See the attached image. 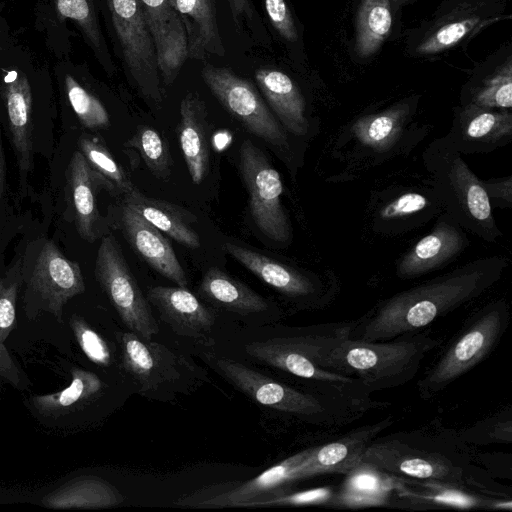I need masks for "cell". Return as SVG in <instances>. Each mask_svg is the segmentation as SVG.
<instances>
[{
    "mask_svg": "<svg viewBox=\"0 0 512 512\" xmlns=\"http://www.w3.org/2000/svg\"><path fill=\"white\" fill-rule=\"evenodd\" d=\"M126 146L137 151L150 172L157 178L167 179L173 167V159L166 140L159 132L147 125L137 127Z\"/></svg>",
    "mask_w": 512,
    "mask_h": 512,
    "instance_id": "obj_37",
    "label": "cell"
},
{
    "mask_svg": "<svg viewBox=\"0 0 512 512\" xmlns=\"http://www.w3.org/2000/svg\"><path fill=\"white\" fill-rule=\"evenodd\" d=\"M509 265L503 256L468 262L377 303L355 320L348 338L389 340L418 332L489 290Z\"/></svg>",
    "mask_w": 512,
    "mask_h": 512,
    "instance_id": "obj_1",
    "label": "cell"
},
{
    "mask_svg": "<svg viewBox=\"0 0 512 512\" xmlns=\"http://www.w3.org/2000/svg\"><path fill=\"white\" fill-rule=\"evenodd\" d=\"M491 206L510 208L512 205V177L481 180Z\"/></svg>",
    "mask_w": 512,
    "mask_h": 512,
    "instance_id": "obj_45",
    "label": "cell"
},
{
    "mask_svg": "<svg viewBox=\"0 0 512 512\" xmlns=\"http://www.w3.org/2000/svg\"><path fill=\"white\" fill-rule=\"evenodd\" d=\"M199 294L215 306L240 315L260 313L269 308L261 295L216 267L203 275Z\"/></svg>",
    "mask_w": 512,
    "mask_h": 512,
    "instance_id": "obj_34",
    "label": "cell"
},
{
    "mask_svg": "<svg viewBox=\"0 0 512 512\" xmlns=\"http://www.w3.org/2000/svg\"><path fill=\"white\" fill-rule=\"evenodd\" d=\"M360 464L384 474L463 489L468 463L453 448L438 445L416 434L398 433L374 439Z\"/></svg>",
    "mask_w": 512,
    "mask_h": 512,
    "instance_id": "obj_5",
    "label": "cell"
},
{
    "mask_svg": "<svg viewBox=\"0 0 512 512\" xmlns=\"http://www.w3.org/2000/svg\"><path fill=\"white\" fill-rule=\"evenodd\" d=\"M19 281L0 278V341L4 342L15 327Z\"/></svg>",
    "mask_w": 512,
    "mask_h": 512,
    "instance_id": "obj_43",
    "label": "cell"
},
{
    "mask_svg": "<svg viewBox=\"0 0 512 512\" xmlns=\"http://www.w3.org/2000/svg\"><path fill=\"white\" fill-rule=\"evenodd\" d=\"M36 18L37 25L44 31L48 45L58 59L69 57V31L65 23L70 20L101 66L108 73L113 71L95 0H39Z\"/></svg>",
    "mask_w": 512,
    "mask_h": 512,
    "instance_id": "obj_13",
    "label": "cell"
},
{
    "mask_svg": "<svg viewBox=\"0 0 512 512\" xmlns=\"http://www.w3.org/2000/svg\"><path fill=\"white\" fill-rule=\"evenodd\" d=\"M388 417L350 431L341 438L313 447L309 456L298 466L296 480L322 474H348L356 469L367 447L383 430L392 425Z\"/></svg>",
    "mask_w": 512,
    "mask_h": 512,
    "instance_id": "obj_20",
    "label": "cell"
},
{
    "mask_svg": "<svg viewBox=\"0 0 512 512\" xmlns=\"http://www.w3.org/2000/svg\"><path fill=\"white\" fill-rule=\"evenodd\" d=\"M408 2V0H392L393 6L395 9H398L400 6Z\"/></svg>",
    "mask_w": 512,
    "mask_h": 512,
    "instance_id": "obj_50",
    "label": "cell"
},
{
    "mask_svg": "<svg viewBox=\"0 0 512 512\" xmlns=\"http://www.w3.org/2000/svg\"><path fill=\"white\" fill-rule=\"evenodd\" d=\"M123 495L105 479L82 475L45 495L41 503L51 509H100L121 504Z\"/></svg>",
    "mask_w": 512,
    "mask_h": 512,
    "instance_id": "obj_29",
    "label": "cell"
},
{
    "mask_svg": "<svg viewBox=\"0 0 512 512\" xmlns=\"http://www.w3.org/2000/svg\"><path fill=\"white\" fill-rule=\"evenodd\" d=\"M177 135L191 180L200 184L208 174L210 147L206 105L195 93H187L180 103Z\"/></svg>",
    "mask_w": 512,
    "mask_h": 512,
    "instance_id": "obj_24",
    "label": "cell"
},
{
    "mask_svg": "<svg viewBox=\"0 0 512 512\" xmlns=\"http://www.w3.org/2000/svg\"><path fill=\"white\" fill-rule=\"evenodd\" d=\"M120 345L124 369L141 384L142 390L177 377L174 355L166 347L148 342L134 332L122 333Z\"/></svg>",
    "mask_w": 512,
    "mask_h": 512,
    "instance_id": "obj_25",
    "label": "cell"
},
{
    "mask_svg": "<svg viewBox=\"0 0 512 512\" xmlns=\"http://www.w3.org/2000/svg\"><path fill=\"white\" fill-rule=\"evenodd\" d=\"M464 103H474L490 109H507L512 107V63L509 58L492 75L483 80L475 88L470 100Z\"/></svg>",
    "mask_w": 512,
    "mask_h": 512,
    "instance_id": "obj_40",
    "label": "cell"
},
{
    "mask_svg": "<svg viewBox=\"0 0 512 512\" xmlns=\"http://www.w3.org/2000/svg\"><path fill=\"white\" fill-rule=\"evenodd\" d=\"M122 62L138 93L160 104L163 93L155 47L139 0H104Z\"/></svg>",
    "mask_w": 512,
    "mask_h": 512,
    "instance_id": "obj_9",
    "label": "cell"
},
{
    "mask_svg": "<svg viewBox=\"0 0 512 512\" xmlns=\"http://www.w3.org/2000/svg\"><path fill=\"white\" fill-rule=\"evenodd\" d=\"M4 185H5V163H4V155H3L2 142H1V136H0V200L2 198V194L4 191Z\"/></svg>",
    "mask_w": 512,
    "mask_h": 512,
    "instance_id": "obj_49",
    "label": "cell"
},
{
    "mask_svg": "<svg viewBox=\"0 0 512 512\" xmlns=\"http://www.w3.org/2000/svg\"><path fill=\"white\" fill-rule=\"evenodd\" d=\"M312 448L294 454L265 470L255 478L203 504L213 507H241L244 503L265 498L289 483L295 482L298 466L309 456Z\"/></svg>",
    "mask_w": 512,
    "mask_h": 512,
    "instance_id": "obj_32",
    "label": "cell"
},
{
    "mask_svg": "<svg viewBox=\"0 0 512 512\" xmlns=\"http://www.w3.org/2000/svg\"><path fill=\"white\" fill-rule=\"evenodd\" d=\"M78 145L89 166L111 183L116 191L126 195L136 189L110 151L97 139L82 136Z\"/></svg>",
    "mask_w": 512,
    "mask_h": 512,
    "instance_id": "obj_38",
    "label": "cell"
},
{
    "mask_svg": "<svg viewBox=\"0 0 512 512\" xmlns=\"http://www.w3.org/2000/svg\"><path fill=\"white\" fill-rule=\"evenodd\" d=\"M125 204L179 244L191 249L200 247L199 236L190 226L196 219H190L180 207L148 197L137 188L125 195Z\"/></svg>",
    "mask_w": 512,
    "mask_h": 512,
    "instance_id": "obj_33",
    "label": "cell"
},
{
    "mask_svg": "<svg viewBox=\"0 0 512 512\" xmlns=\"http://www.w3.org/2000/svg\"><path fill=\"white\" fill-rule=\"evenodd\" d=\"M45 68L27 50L15 44L0 54V95L22 174L32 165L35 85L47 72Z\"/></svg>",
    "mask_w": 512,
    "mask_h": 512,
    "instance_id": "obj_8",
    "label": "cell"
},
{
    "mask_svg": "<svg viewBox=\"0 0 512 512\" xmlns=\"http://www.w3.org/2000/svg\"><path fill=\"white\" fill-rule=\"evenodd\" d=\"M165 85L177 78L188 58L187 34L173 0H139Z\"/></svg>",
    "mask_w": 512,
    "mask_h": 512,
    "instance_id": "obj_19",
    "label": "cell"
},
{
    "mask_svg": "<svg viewBox=\"0 0 512 512\" xmlns=\"http://www.w3.org/2000/svg\"><path fill=\"white\" fill-rule=\"evenodd\" d=\"M510 319L505 299L479 309L466 322L458 336L417 382V392L429 399L442 392L482 362L497 346Z\"/></svg>",
    "mask_w": 512,
    "mask_h": 512,
    "instance_id": "obj_7",
    "label": "cell"
},
{
    "mask_svg": "<svg viewBox=\"0 0 512 512\" xmlns=\"http://www.w3.org/2000/svg\"><path fill=\"white\" fill-rule=\"evenodd\" d=\"M354 324L355 320L318 325L296 335L249 343L245 351L262 363L308 382L369 394L359 379L329 371L318 363L322 349L334 339L348 336Z\"/></svg>",
    "mask_w": 512,
    "mask_h": 512,
    "instance_id": "obj_6",
    "label": "cell"
},
{
    "mask_svg": "<svg viewBox=\"0 0 512 512\" xmlns=\"http://www.w3.org/2000/svg\"><path fill=\"white\" fill-rule=\"evenodd\" d=\"M353 471L354 475H351L345 492L340 496V503L350 506L382 503L387 486L380 477L381 471L365 464H360Z\"/></svg>",
    "mask_w": 512,
    "mask_h": 512,
    "instance_id": "obj_39",
    "label": "cell"
},
{
    "mask_svg": "<svg viewBox=\"0 0 512 512\" xmlns=\"http://www.w3.org/2000/svg\"><path fill=\"white\" fill-rule=\"evenodd\" d=\"M69 324L86 357L99 366H109L112 358L106 341L80 316H72Z\"/></svg>",
    "mask_w": 512,
    "mask_h": 512,
    "instance_id": "obj_41",
    "label": "cell"
},
{
    "mask_svg": "<svg viewBox=\"0 0 512 512\" xmlns=\"http://www.w3.org/2000/svg\"><path fill=\"white\" fill-rule=\"evenodd\" d=\"M94 271L96 280L126 327L144 340H151L159 332V325L112 235L102 238Z\"/></svg>",
    "mask_w": 512,
    "mask_h": 512,
    "instance_id": "obj_10",
    "label": "cell"
},
{
    "mask_svg": "<svg viewBox=\"0 0 512 512\" xmlns=\"http://www.w3.org/2000/svg\"><path fill=\"white\" fill-rule=\"evenodd\" d=\"M331 497L328 488H316L292 494L275 495L270 498H262L244 503L241 507L262 506H302L314 505L326 502Z\"/></svg>",
    "mask_w": 512,
    "mask_h": 512,
    "instance_id": "obj_42",
    "label": "cell"
},
{
    "mask_svg": "<svg viewBox=\"0 0 512 512\" xmlns=\"http://www.w3.org/2000/svg\"><path fill=\"white\" fill-rule=\"evenodd\" d=\"M12 43L8 24L4 21L2 16L0 15V54L8 48Z\"/></svg>",
    "mask_w": 512,
    "mask_h": 512,
    "instance_id": "obj_48",
    "label": "cell"
},
{
    "mask_svg": "<svg viewBox=\"0 0 512 512\" xmlns=\"http://www.w3.org/2000/svg\"><path fill=\"white\" fill-rule=\"evenodd\" d=\"M411 112V103L406 100L358 118L350 128L355 148L370 155L392 154L408 135Z\"/></svg>",
    "mask_w": 512,
    "mask_h": 512,
    "instance_id": "obj_23",
    "label": "cell"
},
{
    "mask_svg": "<svg viewBox=\"0 0 512 512\" xmlns=\"http://www.w3.org/2000/svg\"><path fill=\"white\" fill-rule=\"evenodd\" d=\"M392 26L391 0H362L356 18V51L366 58L385 41Z\"/></svg>",
    "mask_w": 512,
    "mask_h": 512,
    "instance_id": "obj_36",
    "label": "cell"
},
{
    "mask_svg": "<svg viewBox=\"0 0 512 512\" xmlns=\"http://www.w3.org/2000/svg\"><path fill=\"white\" fill-rule=\"evenodd\" d=\"M423 161L444 212L464 230L495 243L502 232L488 195L461 154L441 137L427 146Z\"/></svg>",
    "mask_w": 512,
    "mask_h": 512,
    "instance_id": "obj_4",
    "label": "cell"
},
{
    "mask_svg": "<svg viewBox=\"0 0 512 512\" xmlns=\"http://www.w3.org/2000/svg\"><path fill=\"white\" fill-rule=\"evenodd\" d=\"M0 377L15 388L24 387L23 378L9 351L0 341Z\"/></svg>",
    "mask_w": 512,
    "mask_h": 512,
    "instance_id": "obj_46",
    "label": "cell"
},
{
    "mask_svg": "<svg viewBox=\"0 0 512 512\" xmlns=\"http://www.w3.org/2000/svg\"><path fill=\"white\" fill-rule=\"evenodd\" d=\"M201 76L222 106L251 134L280 150L289 148L286 130L249 81L212 65H205Z\"/></svg>",
    "mask_w": 512,
    "mask_h": 512,
    "instance_id": "obj_12",
    "label": "cell"
},
{
    "mask_svg": "<svg viewBox=\"0 0 512 512\" xmlns=\"http://www.w3.org/2000/svg\"><path fill=\"white\" fill-rule=\"evenodd\" d=\"M255 80L283 128L295 136L307 135L310 124L305 99L294 81L270 68L257 69Z\"/></svg>",
    "mask_w": 512,
    "mask_h": 512,
    "instance_id": "obj_26",
    "label": "cell"
},
{
    "mask_svg": "<svg viewBox=\"0 0 512 512\" xmlns=\"http://www.w3.org/2000/svg\"><path fill=\"white\" fill-rule=\"evenodd\" d=\"M232 13L233 20L238 28L245 20H251L253 7L249 0H227Z\"/></svg>",
    "mask_w": 512,
    "mask_h": 512,
    "instance_id": "obj_47",
    "label": "cell"
},
{
    "mask_svg": "<svg viewBox=\"0 0 512 512\" xmlns=\"http://www.w3.org/2000/svg\"><path fill=\"white\" fill-rule=\"evenodd\" d=\"M468 245L464 229L442 212L432 231L397 261L396 276L408 280L442 268L455 260Z\"/></svg>",
    "mask_w": 512,
    "mask_h": 512,
    "instance_id": "obj_18",
    "label": "cell"
},
{
    "mask_svg": "<svg viewBox=\"0 0 512 512\" xmlns=\"http://www.w3.org/2000/svg\"><path fill=\"white\" fill-rule=\"evenodd\" d=\"M441 342L430 332H414L381 341L342 336L322 349L318 363L329 371L359 379L371 394L410 382L426 355Z\"/></svg>",
    "mask_w": 512,
    "mask_h": 512,
    "instance_id": "obj_3",
    "label": "cell"
},
{
    "mask_svg": "<svg viewBox=\"0 0 512 512\" xmlns=\"http://www.w3.org/2000/svg\"><path fill=\"white\" fill-rule=\"evenodd\" d=\"M214 364L225 379L257 403L328 430L385 405L372 401L370 395L332 386L297 389L227 358H214Z\"/></svg>",
    "mask_w": 512,
    "mask_h": 512,
    "instance_id": "obj_2",
    "label": "cell"
},
{
    "mask_svg": "<svg viewBox=\"0 0 512 512\" xmlns=\"http://www.w3.org/2000/svg\"><path fill=\"white\" fill-rule=\"evenodd\" d=\"M264 5L276 31L287 41H296L297 28L285 0H264Z\"/></svg>",
    "mask_w": 512,
    "mask_h": 512,
    "instance_id": "obj_44",
    "label": "cell"
},
{
    "mask_svg": "<svg viewBox=\"0 0 512 512\" xmlns=\"http://www.w3.org/2000/svg\"><path fill=\"white\" fill-rule=\"evenodd\" d=\"M239 170L249 194L254 223L269 239L286 243L292 232L281 202L283 185L278 171L253 142L244 140L239 149Z\"/></svg>",
    "mask_w": 512,
    "mask_h": 512,
    "instance_id": "obj_11",
    "label": "cell"
},
{
    "mask_svg": "<svg viewBox=\"0 0 512 512\" xmlns=\"http://www.w3.org/2000/svg\"><path fill=\"white\" fill-rule=\"evenodd\" d=\"M71 187L77 231L80 237L93 242L98 235L99 214L96 204V188L103 186L115 190L113 185L95 172L80 151H75L69 163Z\"/></svg>",
    "mask_w": 512,
    "mask_h": 512,
    "instance_id": "obj_28",
    "label": "cell"
},
{
    "mask_svg": "<svg viewBox=\"0 0 512 512\" xmlns=\"http://www.w3.org/2000/svg\"><path fill=\"white\" fill-rule=\"evenodd\" d=\"M488 23L480 5H462L437 19L415 47L417 55H434L448 50Z\"/></svg>",
    "mask_w": 512,
    "mask_h": 512,
    "instance_id": "obj_30",
    "label": "cell"
},
{
    "mask_svg": "<svg viewBox=\"0 0 512 512\" xmlns=\"http://www.w3.org/2000/svg\"><path fill=\"white\" fill-rule=\"evenodd\" d=\"M225 251L259 279L284 296L299 300L309 307L327 306L335 295V285L312 274H306L270 257L238 246L224 244Z\"/></svg>",
    "mask_w": 512,
    "mask_h": 512,
    "instance_id": "obj_15",
    "label": "cell"
},
{
    "mask_svg": "<svg viewBox=\"0 0 512 512\" xmlns=\"http://www.w3.org/2000/svg\"><path fill=\"white\" fill-rule=\"evenodd\" d=\"M54 74L63 88L66 99L80 123L89 129H103L110 125V116L102 101L87 87L83 64L69 57L58 59Z\"/></svg>",
    "mask_w": 512,
    "mask_h": 512,
    "instance_id": "obj_31",
    "label": "cell"
},
{
    "mask_svg": "<svg viewBox=\"0 0 512 512\" xmlns=\"http://www.w3.org/2000/svg\"><path fill=\"white\" fill-rule=\"evenodd\" d=\"M72 380L69 386L57 392L35 395L31 398L34 409L44 417H58L69 409L98 394L103 388V382L93 372L73 368Z\"/></svg>",
    "mask_w": 512,
    "mask_h": 512,
    "instance_id": "obj_35",
    "label": "cell"
},
{
    "mask_svg": "<svg viewBox=\"0 0 512 512\" xmlns=\"http://www.w3.org/2000/svg\"><path fill=\"white\" fill-rule=\"evenodd\" d=\"M119 222L130 246L151 268L177 286L187 288L185 271L172 246L158 228L125 203Z\"/></svg>",
    "mask_w": 512,
    "mask_h": 512,
    "instance_id": "obj_21",
    "label": "cell"
},
{
    "mask_svg": "<svg viewBox=\"0 0 512 512\" xmlns=\"http://www.w3.org/2000/svg\"><path fill=\"white\" fill-rule=\"evenodd\" d=\"M184 24L188 58L222 57L225 49L216 18L215 0H173Z\"/></svg>",
    "mask_w": 512,
    "mask_h": 512,
    "instance_id": "obj_27",
    "label": "cell"
},
{
    "mask_svg": "<svg viewBox=\"0 0 512 512\" xmlns=\"http://www.w3.org/2000/svg\"><path fill=\"white\" fill-rule=\"evenodd\" d=\"M147 300L153 304L162 321L180 336L203 337L215 324V315L184 287H152Z\"/></svg>",
    "mask_w": 512,
    "mask_h": 512,
    "instance_id": "obj_22",
    "label": "cell"
},
{
    "mask_svg": "<svg viewBox=\"0 0 512 512\" xmlns=\"http://www.w3.org/2000/svg\"><path fill=\"white\" fill-rule=\"evenodd\" d=\"M444 212L429 180L424 186H398L379 192L370 205L369 223L374 232L398 235L417 229Z\"/></svg>",
    "mask_w": 512,
    "mask_h": 512,
    "instance_id": "obj_14",
    "label": "cell"
},
{
    "mask_svg": "<svg viewBox=\"0 0 512 512\" xmlns=\"http://www.w3.org/2000/svg\"><path fill=\"white\" fill-rule=\"evenodd\" d=\"M444 139L460 154L489 153L512 140V112L464 103Z\"/></svg>",
    "mask_w": 512,
    "mask_h": 512,
    "instance_id": "obj_17",
    "label": "cell"
},
{
    "mask_svg": "<svg viewBox=\"0 0 512 512\" xmlns=\"http://www.w3.org/2000/svg\"><path fill=\"white\" fill-rule=\"evenodd\" d=\"M28 291L35 296L39 310L52 314L62 323L67 302L85 291L81 268L66 258L53 242L47 241L36 258Z\"/></svg>",
    "mask_w": 512,
    "mask_h": 512,
    "instance_id": "obj_16",
    "label": "cell"
}]
</instances>
